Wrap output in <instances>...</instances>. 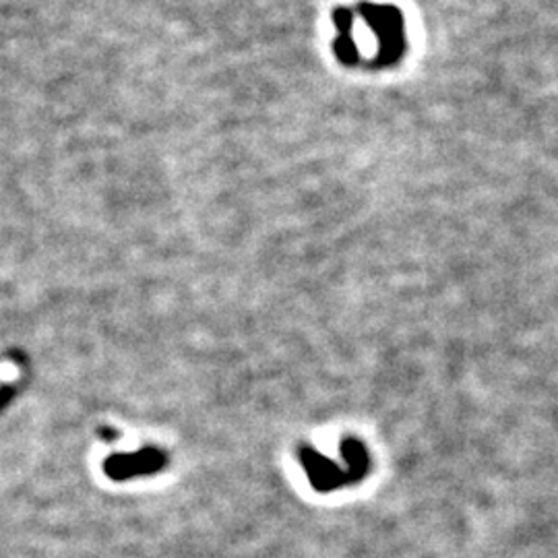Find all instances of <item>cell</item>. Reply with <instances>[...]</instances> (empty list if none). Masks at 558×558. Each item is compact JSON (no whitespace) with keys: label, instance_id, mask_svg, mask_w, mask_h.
<instances>
[{"label":"cell","instance_id":"6da1fadb","mask_svg":"<svg viewBox=\"0 0 558 558\" xmlns=\"http://www.w3.org/2000/svg\"><path fill=\"white\" fill-rule=\"evenodd\" d=\"M338 57L350 62L373 59L393 64L403 54L408 34L398 9L377 2H362L356 9H343L336 17Z\"/></svg>","mask_w":558,"mask_h":558},{"label":"cell","instance_id":"7a4b0ae2","mask_svg":"<svg viewBox=\"0 0 558 558\" xmlns=\"http://www.w3.org/2000/svg\"><path fill=\"white\" fill-rule=\"evenodd\" d=\"M168 465V456L158 447L137 449L135 453H117L104 461V474L114 482L145 478Z\"/></svg>","mask_w":558,"mask_h":558},{"label":"cell","instance_id":"3957f363","mask_svg":"<svg viewBox=\"0 0 558 558\" xmlns=\"http://www.w3.org/2000/svg\"><path fill=\"white\" fill-rule=\"evenodd\" d=\"M300 463L308 476V482L319 493H333L339 488L352 486V480L345 468H339L336 461H331L311 445H302L299 451Z\"/></svg>","mask_w":558,"mask_h":558},{"label":"cell","instance_id":"277c9868","mask_svg":"<svg viewBox=\"0 0 558 558\" xmlns=\"http://www.w3.org/2000/svg\"><path fill=\"white\" fill-rule=\"evenodd\" d=\"M341 459H343V468L348 470L352 484H359L368 476L371 456L362 440L352 439V437L341 440Z\"/></svg>","mask_w":558,"mask_h":558}]
</instances>
